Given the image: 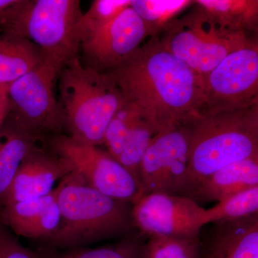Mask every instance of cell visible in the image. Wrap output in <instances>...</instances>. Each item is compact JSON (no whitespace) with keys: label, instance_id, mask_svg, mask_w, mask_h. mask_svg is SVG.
I'll return each instance as SVG.
<instances>
[{"label":"cell","instance_id":"obj_9","mask_svg":"<svg viewBox=\"0 0 258 258\" xmlns=\"http://www.w3.org/2000/svg\"><path fill=\"white\" fill-rule=\"evenodd\" d=\"M50 148L52 152L66 159L73 171L93 189L132 204L140 198L139 181L106 150L80 143L61 134L51 140Z\"/></svg>","mask_w":258,"mask_h":258},{"label":"cell","instance_id":"obj_2","mask_svg":"<svg viewBox=\"0 0 258 258\" xmlns=\"http://www.w3.org/2000/svg\"><path fill=\"white\" fill-rule=\"evenodd\" d=\"M191 146L181 196H188L205 178L232 163L258 157V103L208 113L191 120Z\"/></svg>","mask_w":258,"mask_h":258},{"label":"cell","instance_id":"obj_3","mask_svg":"<svg viewBox=\"0 0 258 258\" xmlns=\"http://www.w3.org/2000/svg\"><path fill=\"white\" fill-rule=\"evenodd\" d=\"M57 189L60 222L46 240L53 247L72 249L135 232L132 204L110 198L88 186L72 171Z\"/></svg>","mask_w":258,"mask_h":258},{"label":"cell","instance_id":"obj_20","mask_svg":"<svg viewBox=\"0 0 258 258\" xmlns=\"http://www.w3.org/2000/svg\"><path fill=\"white\" fill-rule=\"evenodd\" d=\"M193 5L191 0H131L130 4L142 20L148 37H160Z\"/></svg>","mask_w":258,"mask_h":258},{"label":"cell","instance_id":"obj_21","mask_svg":"<svg viewBox=\"0 0 258 258\" xmlns=\"http://www.w3.org/2000/svg\"><path fill=\"white\" fill-rule=\"evenodd\" d=\"M159 126L143 111L127 135L117 161L137 179L144 154Z\"/></svg>","mask_w":258,"mask_h":258},{"label":"cell","instance_id":"obj_10","mask_svg":"<svg viewBox=\"0 0 258 258\" xmlns=\"http://www.w3.org/2000/svg\"><path fill=\"white\" fill-rule=\"evenodd\" d=\"M203 80L202 111L215 113L258 103L257 39L231 52Z\"/></svg>","mask_w":258,"mask_h":258},{"label":"cell","instance_id":"obj_11","mask_svg":"<svg viewBox=\"0 0 258 258\" xmlns=\"http://www.w3.org/2000/svg\"><path fill=\"white\" fill-rule=\"evenodd\" d=\"M205 208L179 195L151 193L132 204L134 227L147 238L198 235L205 226Z\"/></svg>","mask_w":258,"mask_h":258},{"label":"cell","instance_id":"obj_6","mask_svg":"<svg viewBox=\"0 0 258 258\" xmlns=\"http://www.w3.org/2000/svg\"><path fill=\"white\" fill-rule=\"evenodd\" d=\"M161 35L166 50L202 76L231 52L257 39L225 28L197 6L176 19Z\"/></svg>","mask_w":258,"mask_h":258},{"label":"cell","instance_id":"obj_29","mask_svg":"<svg viewBox=\"0 0 258 258\" xmlns=\"http://www.w3.org/2000/svg\"><path fill=\"white\" fill-rule=\"evenodd\" d=\"M10 106L7 96V87L0 86V128L9 114Z\"/></svg>","mask_w":258,"mask_h":258},{"label":"cell","instance_id":"obj_16","mask_svg":"<svg viewBox=\"0 0 258 258\" xmlns=\"http://www.w3.org/2000/svg\"><path fill=\"white\" fill-rule=\"evenodd\" d=\"M256 186H258V157L232 163L215 171L187 198L199 205L218 203L234 194Z\"/></svg>","mask_w":258,"mask_h":258},{"label":"cell","instance_id":"obj_4","mask_svg":"<svg viewBox=\"0 0 258 258\" xmlns=\"http://www.w3.org/2000/svg\"><path fill=\"white\" fill-rule=\"evenodd\" d=\"M57 98L64 130L71 139L88 145H103L107 127L125 99L106 73L85 66L80 56L58 76Z\"/></svg>","mask_w":258,"mask_h":258},{"label":"cell","instance_id":"obj_17","mask_svg":"<svg viewBox=\"0 0 258 258\" xmlns=\"http://www.w3.org/2000/svg\"><path fill=\"white\" fill-rule=\"evenodd\" d=\"M43 147V137L25 132L7 117L0 128V205L23 161L34 151Z\"/></svg>","mask_w":258,"mask_h":258},{"label":"cell","instance_id":"obj_27","mask_svg":"<svg viewBox=\"0 0 258 258\" xmlns=\"http://www.w3.org/2000/svg\"><path fill=\"white\" fill-rule=\"evenodd\" d=\"M0 258H38L0 223Z\"/></svg>","mask_w":258,"mask_h":258},{"label":"cell","instance_id":"obj_19","mask_svg":"<svg viewBox=\"0 0 258 258\" xmlns=\"http://www.w3.org/2000/svg\"><path fill=\"white\" fill-rule=\"evenodd\" d=\"M194 5L225 28L247 34L257 32V0H196Z\"/></svg>","mask_w":258,"mask_h":258},{"label":"cell","instance_id":"obj_1","mask_svg":"<svg viewBox=\"0 0 258 258\" xmlns=\"http://www.w3.org/2000/svg\"><path fill=\"white\" fill-rule=\"evenodd\" d=\"M104 73L125 101L139 107L159 129L203 111V76L166 50L159 37H149L123 63Z\"/></svg>","mask_w":258,"mask_h":258},{"label":"cell","instance_id":"obj_22","mask_svg":"<svg viewBox=\"0 0 258 258\" xmlns=\"http://www.w3.org/2000/svg\"><path fill=\"white\" fill-rule=\"evenodd\" d=\"M258 214V186L227 197L216 205L205 209V226L235 221Z\"/></svg>","mask_w":258,"mask_h":258},{"label":"cell","instance_id":"obj_12","mask_svg":"<svg viewBox=\"0 0 258 258\" xmlns=\"http://www.w3.org/2000/svg\"><path fill=\"white\" fill-rule=\"evenodd\" d=\"M147 37L142 20L129 5L111 23L81 40V62L106 72L135 53Z\"/></svg>","mask_w":258,"mask_h":258},{"label":"cell","instance_id":"obj_15","mask_svg":"<svg viewBox=\"0 0 258 258\" xmlns=\"http://www.w3.org/2000/svg\"><path fill=\"white\" fill-rule=\"evenodd\" d=\"M210 225L205 237L200 232L198 258H258V214Z\"/></svg>","mask_w":258,"mask_h":258},{"label":"cell","instance_id":"obj_8","mask_svg":"<svg viewBox=\"0 0 258 258\" xmlns=\"http://www.w3.org/2000/svg\"><path fill=\"white\" fill-rule=\"evenodd\" d=\"M192 117L161 127L153 137L141 164L140 197L151 193L181 196L189 163Z\"/></svg>","mask_w":258,"mask_h":258},{"label":"cell","instance_id":"obj_7","mask_svg":"<svg viewBox=\"0 0 258 258\" xmlns=\"http://www.w3.org/2000/svg\"><path fill=\"white\" fill-rule=\"evenodd\" d=\"M60 73L50 63L40 64L7 87L8 118L19 128L43 137L60 133L62 117L54 87Z\"/></svg>","mask_w":258,"mask_h":258},{"label":"cell","instance_id":"obj_14","mask_svg":"<svg viewBox=\"0 0 258 258\" xmlns=\"http://www.w3.org/2000/svg\"><path fill=\"white\" fill-rule=\"evenodd\" d=\"M60 211L57 189L41 198L3 205L0 223L17 235L47 240L60 225Z\"/></svg>","mask_w":258,"mask_h":258},{"label":"cell","instance_id":"obj_18","mask_svg":"<svg viewBox=\"0 0 258 258\" xmlns=\"http://www.w3.org/2000/svg\"><path fill=\"white\" fill-rule=\"evenodd\" d=\"M42 60L38 47L28 39L0 34V86L8 87Z\"/></svg>","mask_w":258,"mask_h":258},{"label":"cell","instance_id":"obj_5","mask_svg":"<svg viewBox=\"0 0 258 258\" xmlns=\"http://www.w3.org/2000/svg\"><path fill=\"white\" fill-rule=\"evenodd\" d=\"M83 14L79 0H20L0 34L28 39L60 73L79 56Z\"/></svg>","mask_w":258,"mask_h":258},{"label":"cell","instance_id":"obj_24","mask_svg":"<svg viewBox=\"0 0 258 258\" xmlns=\"http://www.w3.org/2000/svg\"><path fill=\"white\" fill-rule=\"evenodd\" d=\"M147 237L139 232L125 237L117 243L96 248L77 247L55 254L54 258H142Z\"/></svg>","mask_w":258,"mask_h":258},{"label":"cell","instance_id":"obj_28","mask_svg":"<svg viewBox=\"0 0 258 258\" xmlns=\"http://www.w3.org/2000/svg\"><path fill=\"white\" fill-rule=\"evenodd\" d=\"M19 0H0V28L18 4Z\"/></svg>","mask_w":258,"mask_h":258},{"label":"cell","instance_id":"obj_13","mask_svg":"<svg viewBox=\"0 0 258 258\" xmlns=\"http://www.w3.org/2000/svg\"><path fill=\"white\" fill-rule=\"evenodd\" d=\"M73 171L71 164L55 153L47 152L45 147L37 149L19 168L0 207L45 196L53 191L57 181Z\"/></svg>","mask_w":258,"mask_h":258},{"label":"cell","instance_id":"obj_26","mask_svg":"<svg viewBox=\"0 0 258 258\" xmlns=\"http://www.w3.org/2000/svg\"><path fill=\"white\" fill-rule=\"evenodd\" d=\"M130 4L131 0L93 1L89 9L83 13L80 21L81 42L85 37L111 23Z\"/></svg>","mask_w":258,"mask_h":258},{"label":"cell","instance_id":"obj_23","mask_svg":"<svg viewBox=\"0 0 258 258\" xmlns=\"http://www.w3.org/2000/svg\"><path fill=\"white\" fill-rule=\"evenodd\" d=\"M200 247V234L178 237L151 236L144 242L142 258H198Z\"/></svg>","mask_w":258,"mask_h":258},{"label":"cell","instance_id":"obj_25","mask_svg":"<svg viewBox=\"0 0 258 258\" xmlns=\"http://www.w3.org/2000/svg\"><path fill=\"white\" fill-rule=\"evenodd\" d=\"M143 113L139 107L125 101L115 112L107 127L103 145L108 154L115 159L119 157L127 135Z\"/></svg>","mask_w":258,"mask_h":258}]
</instances>
